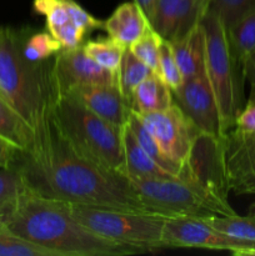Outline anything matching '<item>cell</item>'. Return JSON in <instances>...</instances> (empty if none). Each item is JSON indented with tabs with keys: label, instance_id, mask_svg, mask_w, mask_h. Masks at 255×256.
<instances>
[{
	"label": "cell",
	"instance_id": "obj_3",
	"mask_svg": "<svg viewBox=\"0 0 255 256\" xmlns=\"http://www.w3.org/2000/svg\"><path fill=\"white\" fill-rule=\"evenodd\" d=\"M24 35L0 28V96L24 119L35 136L52 114L56 98L52 80L54 58L32 62L22 54Z\"/></svg>",
	"mask_w": 255,
	"mask_h": 256
},
{
	"label": "cell",
	"instance_id": "obj_34",
	"mask_svg": "<svg viewBox=\"0 0 255 256\" xmlns=\"http://www.w3.org/2000/svg\"><path fill=\"white\" fill-rule=\"evenodd\" d=\"M242 74L252 85V94L255 95V49L249 54L242 65Z\"/></svg>",
	"mask_w": 255,
	"mask_h": 256
},
{
	"label": "cell",
	"instance_id": "obj_25",
	"mask_svg": "<svg viewBox=\"0 0 255 256\" xmlns=\"http://www.w3.org/2000/svg\"><path fill=\"white\" fill-rule=\"evenodd\" d=\"M182 9V0H155L150 26L165 40H172Z\"/></svg>",
	"mask_w": 255,
	"mask_h": 256
},
{
	"label": "cell",
	"instance_id": "obj_15",
	"mask_svg": "<svg viewBox=\"0 0 255 256\" xmlns=\"http://www.w3.org/2000/svg\"><path fill=\"white\" fill-rule=\"evenodd\" d=\"M150 26L146 16L136 2H129L120 4L112 14L102 22V29L109 38L122 46H132Z\"/></svg>",
	"mask_w": 255,
	"mask_h": 256
},
{
	"label": "cell",
	"instance_id": "obj_7",
	"mask_svg": "<svg viewBox=\"0 0 255 256\" xmlns=\"http://www.w3.org/2000/svg\"><path fill=\"white\" fill-rule=\"evenodd\" d=\"M70 214L102 238L132 246L140 252L165 249L162 232L166 219L132 210L66 204Z\"/></svg>",
	"mask_w": 255,
	"mask_h": 256
},
{
	"label": "cell",
	"instance_id": "obj_28",
	"mask_svg": "<svg viewBox=\"0 0 255 256\" xmlns=\"http://www.w3.org/2000/svg\"><path fill=\"white\" fill-rule=\"evenodd\" d=\"M0 256H55L52 252L35 245L8 229L0 222Z\"/></svg>",
	"mask_w": 255,
	"mask_h": 256
},
{
	"label": "cell",
	"instance_id": "obj_32",
	"mask_svg": "<svg viewBox=\"0 0 255 256\" xmlns=\"http://www.w3.org/2000/svg\"><path fill=\"white\" fill-rule=\"evenodd\" d=\"M232 129L240 132H255V95L250 94L246 105L236 116Z\"/></svg>",
	"mask_w": 255,
	"mask_h": 256
},
{
	"label": "cell",
	"instance_id": "obj_37",
	"mask_svg": "<svg viewBox=\"0 0 255 256\" xmlns=\"http://www.w3.org/2000/svg\"><path fill=\"white\" fill-rule=\"evenodd\" d=\"M232 255H239V256H255V248L254 249H248L242 250V252H236Z\"/></svg>",
	"mask_w": 255,
	"mask_h": 256
},
{
	"label": "cell",
	"instance_id": "obj_4",
	"mask_svg": "<svg viewBox=\"0 0 255 256\" xmlns=\"http://www.w3.org/2000/svg\"><path fill=\"white\" fill-rule=\"evenodd\" d=\"M52 116L68 142L95 164L126 176L122 126H116L90 112L69 95H59Z\"/></svg>",
	"mask_w": 255,
	"mask_h": 256
},
{
	"label": "cell",
	"instance_id": "obj_22",
	"mask_svg": "<svg viewBox=\"0 0 255 256\" xmlns=\"http://www.w3.org/2000/svg\"><path fill=\"white\" fill-rule=\"evenodd\" d=\"M85 52L104 69L118 75L122 55L126 48L122 46L112 38H102L96 40H89L82 44ZM129 49V48H128Z\"/></svg>",
	"mask_w": 255,
	"mask_h": 256
},
{
	"label": "cell",
	"instance_id": "obj_10",
	"mask_svg": "<svg viewBox=\"0 0 255 256\" xmlns=\"http://www.w3.org/2000/svg\"><path fill=\"white\" fill-rule=\"evenodd\" d=\"M172 96L175 104L192 120L200 132L215 138L224 136L219 108L206 72L182 80V85L172 92Z\"/></svg>",
	"mask_w": 255,
	"mask_h": 256
},
{
	"label": "cell",
	"instance_id": "obj_8",
	"mask_svg": "<svg viewBox=\"0 0 255 256\" xmlns=\"http://www.w3.org/2000/svg\"><path fill=\"white\" fill-rule=\"evenodd\" d=\"M138 116L158 142L164 156L182 169L202 134L200 130L175 102L162 112L138 114Z\"/></svg>",
	"mask_w": 255,
	"mask_h": 256
},
{
	"label": "cell",
	"instance_id": "obj_14",
	"mask_svg": "<svg viewBox=\"0 0 255 256\" xmlns=\"http://www.w3.org/2000/svg\"><path fill=\"white\" fill-rule=\"evenodd\" d=\"M32 8L36 14L42 15L46 30L55 35L69 26H79L89 32L102 29V22L82 9L74 0H34Z\"/></svg>",
	"mask_w": 255,
	"mask_h": 256
},
{
	"label": "cell",
	"instance_id": "obj_19",
	"mask_svg": "<svg viewBox=\"0 0 255 256\" xmlns=\"http://www.w3.org/2000/svg\"><path fill=\"white\" fill-rule=\"evenodd\" d=\"M0 138L22 152H29L35 142V134L22 116L0 96Z\"/></svg>",
	"mask_w": 255,
	"mask_h": 256
},
{
	"label": "cell",
	"instance_id": "obj_5",
	"mask_svg": "<svg viewBox=\"0 0 255 256\" xmlns=\"http://www.w3.org/2000/svg\"><path fill=\"white\" fill-rule=\"evenodd\" d=\"M130 182L142 210L165 219L189 218L205 220L235 214L228 199L208 192L185 178L130 179Z\"/></svg>",
	"mask_w": 255,
	"mask_h": 256
},
{
	"label": "cell",
	"instance_id": "obj_21",
	"mask_svg": "<svg viewBox=\"0 0 255 256\" xmlns=\"http://www.w3.org/2000/svg\"><path fill=\"white\" fill-rule=\"evenodd\" d=\"M154 70L138 59L130 49H126L122 55V64L118 72V86L120 92L132 104V95L135 88L144 82L146 78L154 74Z\"/></svg>",
	"mask_w": 255,
	"mask_h": 256
},
{
	"label": "cell",
	"instance_id": "obj_36",
	"mask_svg": "<svg viewBox=\"0 0 255 256\" xmlns=\"http://www.w3.org/2000/svg\"><path fill=\"white\" fill-rule=\"evenodd\" d=\"M212 2V0H195V9H196V14L198 16H199L200 22H202V18L206 15Z\"/></svg>",
	"mask_w": 255,
	"mask_h": 256
},
{
	"label": "cell",
	"instance_id": "obj_9",
	"mask_svg": "<svg viewBox=\"0 0 255 256\" xmlns=\"http://www.w3.org/2000/svg\"><path fill=\"white\" fill-rule=\"evenodd\" d=\"M162 240L166 248L226 250L232 254L255 248L254 242L235 239L215 229L206 220L189 218L166 219Z\"/></svg>",
	"mask_w": 255,
	"mask_h": 256
},
{
	"label": "cell",
	"instance_id": "obj_24",
	"mask_svg": "<svg viewBox=\"0 0 255 256\" xmlns=\"http://www.w3.org/2000/svg\"><path fill=\"white\" fill-rule=\"evenodd\" d=\"M126 124L130 128V130L132 132L134 136L136 138L138 142L142 145V149H144L145 152H146L148 154L160 165V166L164 168V169L168 170L169 172H172L174 176H179L180 168L164 156V154H162V150H160L158 142H155V139L152 136V134L148 132L146 128L144 126V124L142 122L140 118L138 116L136 112L132 110Z\"/></svg>",
	"mask_w": 255,
	"mask_h": 256
},
{
	"label": "cell",
	"instance_id": "obj_35",
	"mask_svg": "<svg viewBox=\"0 0 255 256\" xmlns=\"http://www.w3.org/2000/svg\"><path fill=\"white\" fill-rule=\"evenodd\" d=\"M134 2H136L138 6L142 10L144 15L146 16L148 22H152V12H154V5H155V0H132Z\"/></svg>",
	"mask_w": 255,
	"mask_h": 256
},
{
	"label": "cell",
	"instance_id": "obj_6",
	"mask_svg": "<svg viewBox=\"0 0 255 256\" xmlns=\"http://www.w3.org/2000/svg\"><path fill=\"white\" fill-rule=\"evenodd\" d=\"M206 38V76L210 82L218 108L222 130L226 134L235 125L242 109V82L244 74L230 50L228 32L222 20L206 12L202 19Z\"/></svg>",
	"mask_w": 255,
	"mask_h": 256
},
{
	"label": "cell",
	"instance_id": "obj_20",
	"mask_svg": "<svg viewBox=\"0 0 255 256\" xmlns=\"http://www.w3.org/2000/svg\"><path fill=\"white\" fill-rule=\"evenodd\" d=\"M230 50L236 64L242 68L255 49V5L226 30Z\"/></svg>",
	"mask_w": 255,
	"mask_h": 256
},
{
	"label": "cell",
	"instance_id": "obj_13",
	"mask_svg": "<svg viewBox=\"0 0 255 256\" xmlns=\"http://www.w3.org/2000/svg\"><path fill=\"white\" fill-rule=\"evenodd\" d=\"M69 95L86 109L106 122L124 126L132 112V104L120 92L118 84L85 85L72 89Z\"/></svg>",
	"mask_w": 255,
	"mask_h": 256
},
{
	"label": "cell",
	"instance_id": "obj_17",
	"mask_svg": "<svg viewBox=\"0 0 255 256\" xmlns=\"http://www.w3.org/2000/svg\"><path fill=\"white\" fill-rule=\"evenodd\" d=\"M126 176L129 179H152V178H175L172 172L160 166L138 142L128 124L122 129Z\"/></svg>",
	"mask_w": 255,
	"mask_h": 256
},
{
	"label": "cell",
	"instance_id": "obj_16",
	"mask_svg": "<svg viewBox=\"0 0 255 256\" xmlns=\"http://www.w3.org/2000/svg\"><path fill=\"white\" fill-rule=\"evenodd\" d=\"M170 42L182 79H190L206 72V38L202 22L195 25L182 38Z\"/></svg>",
	"mask_w": 255,
	"mask_h": 256
},
{
	"label": "cell",
	"instance_id": "obj_1",
	"mask_svg": "<svg viewBox=\"0 0 255 256\" xmlns=\"http://www.w3.org/2000/svg\"><path fill=\"white\" fill-rule=\"evenodd\" d=\"M12 166L25 188L66 204L142 212L130 179L80 154L55 124L52 114L29 152H20Z\"/></svg>",
	"mask_w": 255,
	"mask_h": 256
},
{
	"label": "cell",
	"instance_id": "obj_31",
	"mask_svg": "<svg viewBox=\"0 0 255 256\" xmlns=\"http://www.w3.org/2000/svg\"><path fill=\"white\" fill-rule=\"evenodd\" d=\"M158 74L168 84V86L174 92L182 85V75L178 66L174 52H172V42L169 40L162 39L160 45L159 62H158Z\"/></svg>",
	"mask_w": 255,
	"mask_h": 256
},
{
	"label": "cell",
	"instance_id": "obj_38",
	"mask_svg": "<svg viewBox=\"0 0 255 256\" xmlns=\"http://www.w3.org/2000/svg\"><path fill=\"white\" fill-rule=\"evenodd\" d=\"M254 206H255V204H254Z\"/></svg>",
	"mask_w": 255,
	"mask_h": 256
},
{
	"label": "cell",
	"instance_id": "obj_33",
	"mask_svg": "<svg viewBox=\"0 0 255 256\" xmlns=\"http://www.w3.org/2000/svg\"><path fill=\"white\" fill-rule=\"evenodd\" d=\"M19 154L20 150L0 138V168H4V169L12 168L16 162Z\"/></svg>",
	"mask_w": 255,
	"mask_h": 256
},
{
	"label": "cell",
	"instance_id": "obj_12",
	"mask_svg": "<svg viewBox=\"0 0 255 256\" xmlns=\"http://www.w3.org/2000/svg\"><path fill=\"white\" fill-rule=\"evenodd\" d=\"M222 158L229 189L255 194V132L229 130L222 138Z\"/></svg>",
	"mask_w": 255,
	"mask_h": 256
},
{
	"label": "cell",
	"instance_id": "obj_30",
	"mask_svg": "<svg viewBox=\"0 0 255 256\" xmlns=\"http://www.w3.org/2000/svg\"><path fill=\"white\" fill-rule=\"evenodd\" d=\"M254 5L255 0H212L208 12L219 18L228 30Z\"/></svg>",
	"mask_w": 255,
	"mask_h": 256
},
{
	"label": "cell",
	"instance_id": "obj_27",
	"mask_svg": "<svg viewBox=\"0 0 255 256\" xmlns=\"http://www.w3.org/2000/svg\"><path fill=\"white\" fill-rule=\"evenodd\" d=\"M24 190V179L16 168H0V222L15 206Z\"/></svg>",
	"mask_w": 255,
	"mask_h": 256
},
{
	"label": "cell",
	"instance_id": "obj_29",
	"mask_svg": "<svg viewBox=\"0 0 255 256\" xmlns=\"http://www.w3.org/2000/svg\"><path fill=\"white\" fill-rule=\"evenodd\" d=\"M162 42V38L152 28H149L145 34L140 36L129 49L138 59L142 60L144 64L156 72Z\"/></svg>",
	"mask_w": 255,
	"mask_h": 256
},
{
	"label": "cell",
	"instance_id": "obj_11",
	"mask_svg": "<svg viewBox=\"0 0 255 256\" xmlns=\"http://www.w3.org/2000/svg\"><path fill=\"white\" fill-rule=\"evenodd\" d=\"M52 80L56 96H59L85 85L118 84V75L100 66L80 45L75 49H62L55 55Z\"/></svg>",
	"mask_w": 255,
	"mask_h": 256
},
{
	"label": "cell",
	"instance_id": "obj_2",
	"mask_svg": "<svg viewBox=\"0 0 255 256\" xmlns=\"http://www.w3.org/2000/svg\"><path fill=\"white\" fill-rule=\"evenodd\" d=\"M2 222L18 236L55 256H122L140 252L92 232L70 214L66 202L40 196L26 188Z\"/></svg>",
	"mask_w": 255,
	"mask_h": 256
},
{
	"label": "cell",
	"instance_id": "obj_23",
	"mask_svg": "<svg viewBox=\"0 0 255 256\" xmlns=\"http://www.w3.org/2000/svg\"><path fill=\"white\" fill-rule=\"evenodd\" d=\"M212 224L215 229L220 230L224 234L235 239L245 240V242H255V206L245 216H239L236 214L225 215V216H214L205 219Z\"/></svg>",
	"mask_w": 255,
	"mask_h": 256
},
{
	"label": "cell",
	"instance_id": "obj_26",
	"mask_svg": "<svg viewBox=\"0 0 255 256\" xmlns=\"http://www.w3.org/2000/svg\"><path fill=\"white\" fill-rule=\"evenodd\" d=\"M62 44L49 32H38L22 40V54L32 62H45L55 58L62 50Z\"/></svg>",
	"mask_w": 255,
	"mask_h": 256
},
{
	"label": "cell",
	"instance_id": "obj_18",
	"mask_svg": "<svg viewBox=\"0 0 255 256\" xmlns=\"http://www.w3.org/2000/svg\"><path fill=\"white\" fill-rule=\"evenodd\" d=\"M174 102L172 90L158 72L140 82L132 95V110L138 114L162 112Z\"/></svg>",
	"mask_w": 255,
	"mask_h": 256
}]
</instances>
